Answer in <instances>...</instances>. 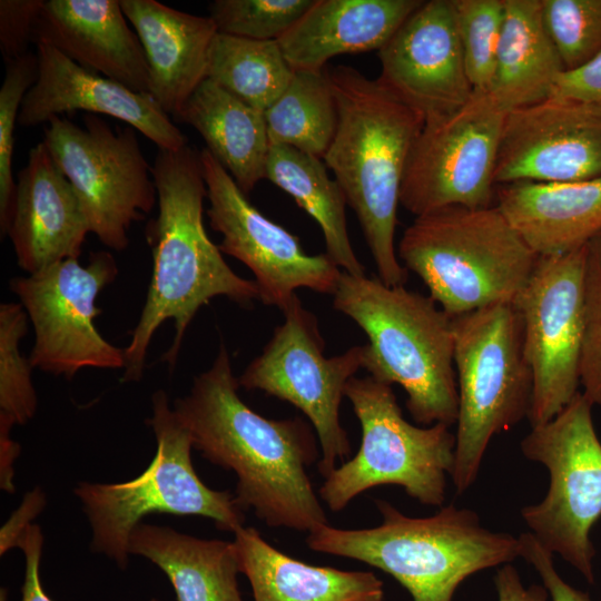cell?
<instances>
[{
	"instance_id": "13",
	"label": "cell",
	"mask_w": 601,
	"mask_h": 601,
	"mask_svg": "<svg viewBox=\"0 0 601 601\" xmlns=\"http://www.w3.org/2000/svg\"><path fill=\"white\" fill-rule=\"evenodd\" d=\"M118 275L109 252L90 254L83 266L69 258L10 280L35 329L29 359L33 368L72 378L81 368H125V348L104 338L95 319L99 293Z\"/></svg>"
},
{
	"instance_id": "26",
	"label": "cell",
	"mask_w": 601,
	"mask_h": 601,
	"mask_svg": "<svg viewBox=\"0 0 601 601\" xmlns=\"http://www.w3.org/2000/svg\"><path fill=\"white\" fill-rule=\"evenodd\" d=\"M173 119L203 137L244 194L265 179L270 141L263 111L206 78Z\"/></svg>"
},
{
	"instance_id": "6",
	"label": "cell",
	"mask_w": 601,
	"mask_h": 601,
	"mask_svg": "<svg viewBox=\"0 0 601 601\" xmlns=\"http://www.w3.org/2000/svg\"><path fill=\"white\" fill-rule=\"evenodd\" d=\"M397 255L451 317L513 303L539 258L496 206H450L416 216Z\"/></svg>"
},
{
	"instance_id": "39",
	"label": "cell",
	"mask_w": 601,
	"mask_h": 601,
	"mask_svg": "<svg viewBox=\"0 0 601 601\" xmlns=\"http://www.w3.org/2000/svg\"><path fill=\"white\" fill-rule=\"evenodd\" d=\"M521 555L539 573L551 601H592L588 593L566 583L556 572L552 554L531 532L520 536Z\"/></svg>"
},
{
	"instance_id": "10",
	"label": "cell",
	"mask_w": 601,
	"mask_h": 601,
	"mask_svg": "<svg viewBox=\"0 0 601 601\" xmlns=\"http://www.w3.org/2000/svg\"><path fill=\"white\" fill-rule=\"evenodd\" d=\"M590 400L578 392L549 422L533 426L521 441L523 455L550 475L544 499L522 508L530 532L551 553L594 581L595 554L590 531L601 516V442Z\"/></svg>"
},
{
	"instance_id": "42",
	"label": "cell",
	"mask_w": 601,
	"mask_h": 601,
	"mask_svg": "<svg viewBox=\"0 0 601 601\" xmlns=\"http://www.w3.org/2000/svg\"><path fill=\"white\" fill-rule=\"evenodd\" d=\"M497 601H548L543 585L525 587L520 574L511 563L503 564L494 577Z\"/></svg>"
},
{
	"instance_id": "44",
	"label": "cell",
	"mask_w": 601,
	"mask_h": 601,
	"mask_svg": "<svg viewBox=\"0 0 601 601\" xmlns=\"http://www.w3.org/2000/svg\"><path fill=\"white\" fill-rule=\"evenodd\" d=\"M150 601H159V600H157V599H151Z\"/></svg>"
},
{
	"instance_id": "2",
	"label": "cell",
	"mask_w": 601,
	"mask_h": 601,
	"mask_svg": "<svg viewBox=\"0 0 601 601\" xmlns=\"http://www.w3.org/2000/svg\"><path fill=\"white\" fill-rule=\"evenodd\" d=\"M189 145L178 150L158 149L152 177L158 214L146 226L152 253V275L145 305L125 347L124 382L141 378L150 341L159 326L171 319L173 343L162 359L173 370L186 331L196 313L214 297L242 305L259 299L255 280L237 275L204 226L207 187L200 157Z\"/></svg>"
},
{
	"instance_id": "3",
	"label": "cell",
	"mask_w": 601,
	"mask_h": 601,
	"mask_svg": "<svg viewBox=\"0 0 601 601\" xmlns=\"http://www.w3.org/2000/svg\"><path fill=\"white\" fill-rule=\"evenodd\" d=\"M328 71L338 124L323 161L355 211L378 278L404 286L408 270L395 249L401 187L424 118L377 78L341 65Z\"/></svg>"
},
{
	"instance_id": "19",
	"label": "cell",
	"mask_w": 601,
	"mask_h": 601,
	"mask_svg": "<svg viewBox=\"0 0 601 601\" xmlns=\"http://www.w3.org/2000/svg\"><path fill=\"white\" fill-rule=\"evenodd\" d=\"M38 76L26 93L18 124L33 127L65 112L107 115L127 122L151 140L158 149L178 150L187 136L146 92L89 71L47 42L36 43Z\"/></svg>"
},
{
	"instance_id": "15",
	"label": "cell",
	"mask_w": 601,
	"mask_h": 601,
	"mask_svg": "<svg viewBox=\"0 0 601 601\" xmlns=\"http://www.w3.org/2000/svg\"><path fill=\"white\" fill-rule=\"evenodd\" d=\"M585 246L539 256L513 300L523 323L526 361L533 374L531 426L552 420L575 396L584 329Z\"/></svg>"
},
{
	"instance_id": "20",
	"label": "cell",
	"mask_w": 601,
	"mask_h": 601,
	"mask_svg": "<svg viewBox=\"0 0 601 601\" xmlns=\"http://www.w3.org/2000/svg\"><path fill=\"white\" fill-rule=\"evenodd\" d=\"M90 233L79 198L43 141L18 173L7 236L18 265L29 275L79 258Z\"/></svg>"
},
{
	"instance_id": "41",
	"label": "cell",
	"mask_w": 601,
	"mask_h": 601,
	"mask_svg": "<svg viewBox=\"0 0 601 601\" xmlns=\"http://www.w3.org/2000/svg\"><path fill=\"white\" fill-rule=\"evenodd\" d=\"M42 544L41 529L31 523L22 531L16 542V546L22 550L26 561L21 601H52L45 592L40 579ZM1 601H6L3 594Z\"/></svg>"
},
{
	"instance_id": "11",
	"label": "cell",
	"mask_w": 601,
	"mask_h": 601,
	"mask_svg": "<svg viewBox=\"0 0 601 601\" xmlns=\"http://www.w3.org/2000/svg\"><path fill=\"white\" fill-rule=\"evenodd\" d=\"M136 129H112L96 115L83 126L52 117L43 142L72 185L90 233L108 248L128 247V231L158 203L157 189Z\"/></svg>"
},
{
	"instance_id": "32",
	"label": "cell",
	"mask_w": 601,
	"mask_h": 601,
	"mask_svg": "<svg viewBox=\"0 0 601 601\" xmlns=\"http://www.w3.org/2000/svg\"><path fill=\"white\" fill-rule=\"evenodd\" d=\"M28 331V315L20 303L0 305V420L23 425L33 417L37 395L32 364L19 349Z\"/></svg>"
},
{
	"instance_id": "29",
	"label": "cell",
	"mask_w": 601,
	"mask_h": 601,
	"mask_svg": "<svg viewBox=\"0 0 601 601\" xmlns=\"http://www.w3.org/2000/svg\"><path fill=\"white\" fill-rule=\"evenodd\" d=\"M326 168L321 158L290 146L270 144L265 179L288 194L318 224L326 254L339 268L353 276H364L365 267L347 231L345 194Z\"/></svg>"
},
{
	"instance_id": "12",
	"label": "cell",
	"mask_w": 601,
	"mask_h": 601,
	"mask_svg": "<svg viewBox=\"0 0 601 601\" xmlns=\"http://www.w3.org/2000/svg\"><path fill=\"white\" fill-rule=\"evenodd\" d=\"M282 312L284 322L238 382L246 390L263 391L304 413L317 434L322 453L318 470L325 477L351 453L339 406L347 382L363 367L364 345L326 357L317 317L297 295Z\"/></svg>"
},
{
	"instance_id": "18",
	"label": "cell",
	"mask_w": 601,
	"mask_h": 601,
	"mask_svg": "<svg viewBox=\"0 0 601 601\" xmlns=\"http://www.w3.org/2000/svg\"><path fill=\"white\" fill-rule=\"evenodd\" d=\"M377 78L424 120L445 116L472 97L453 0H428L378 51Z\"/></svg>"
},
{
	"instance_id": "28",
	"label": "cell",
	"mask_w": 601,
	"mask_h": 601,
	"mask_svg": "<svg viewBox=\"0 0 601 601\" xmlns=\"http://www.w3.org/2000/svg\"><path fill=\"white\" fill-rule=\"evenodd\" d=\"M128 550L162 570L177 601H243L233 542L198 539L141 522L131 532Z\"/></svg>"
},
{
	"instance_id": "8",
	"label": "cell",
	"mask_w": 601,
	"mask_h": 601,
	"mask_svg": "<svg viewBox=\"0 0 601 601\" xmlns=\"http://www.w3.org/2000/svg\"><path fill=\"white\" fill-rule=\"evenodd\" d=\"M452 322L459 415L451 479L462 494L475 482L492 437L529 416L533 374L513 303L485 306Z\"/></svg>"
},
{
	"instance_id": "36",
	"label": "cell",
	"mask_w": 601,
	"mask_h": 601,
	"mask_svg": "<svg viewBox=\"0 0 601 601\" xmlns=\"http://www.w3.org/2000/svg\"><path fill=\"white\" fill-rule=\"evenodd\" d=\"M38 58L27 55L6 63L3 82L0 88V231L7 236L11 221L16 183L12 173L14 149V126L23 98L36 82Z\"/></svg>"
},
{
	"instance_id": "31",
	"label": "cell",
	"mask_w": 601,
	"mask_h": 601,
	"mask_svg": "<svg viewBox=\"0 0 601 601\" xmlns=\"http://www.w3.org/2000/svg\"><path fill=\"white\" fill-rule=\"evenodd\" d=\"M270 144L323 159L338 124L328 71L295 70L282 96L264 112Z\"/></svg>"
},
{
	"instance_id": "38",
	"label": "cell",
	"mask_w": 601,
	"mask_h": 601,
	"mask_svg": "<svg viewBox=\"0 0 601 601\" xmlns=\"http://www.w3.org/2000/svg\"><path fill=\"white\" fill-rule=\"evenodd\" d=\"M45 0L0 1V51L4 63L27 55Z\"/></svg>"
},
{
	"instance_id": "40",
	"label": "cell",
	"mask_w": 601,
	"mask_h": 601,
	"mask_svg": "<svg viewBox=\"0 0 601 601\" xmlns=\"http://www.w3.org/2000/svg\"><path fill=\"white\" fill-rule=\"evenodd\" d=\"M551 95L580 100L601 108V52L585 65L563 71Z\"/></svg>"
},
{
	"instance_id": "23",
	"label": "cell",
	"mask_w": 601,
	"mask_h": 601,
	"mask_svg": "<svg viewBox=\"0 0 601 601\" xmlns=\"http://www.w3.org/2000/svg\"><path fill=\"white\" fill-rule=\"evenodd\" d=\"M423 0H316L277 42L294 70H324L343 53L380 51Z\"/></svg>"
},
{
	"instance_id": "17",
	"label": "cell",
	"mask_w": 601,
	"mask_h": 601,
	"mask_svg": "<svg viewBox=\"0 0 601 601\" xmlns=\"http://www.w3.org/2000/svg\"><path fill=\"white\" fill-rule=\"evenodd\" d=\"M598 177H601V108L551 95L506 114L496 156L495 185Z\"/></svg>"
},
{
	"instance_id": "35",
	"label": "cell",
	"mask_w": 601,
	"mask_h": 601,
	"mask_svg": "<svg viewBox=\"0 0 601 601\" xmlns=\"http://www.w3.org/2000/svg\"><path fill=\"white\" fill-rule=\"evenodd\" d=\"M316 0H216L209 17L217 31L255 40H278Z\"/></svg>"
},
{
	"instance_id": "43",
	"label": "cell",
	"mask_w": 601,
	"mask_h": 601,
	"mask_svg": "<svg viewBox=\"0 0 601 601\" xmlns=\"http://www.w3.org/2000/svg\"><path fill=\"white\" fill-rule=\"evenodd\" d=\"M43 505L45 496L39 489L29 492L24 496L20 508L1 529V554L16 546L22 531L31 523V520L41 511Z\"/></svg>"
},
{
	"instance_id": "21",
	"label": "cell",
	"mask_w": 601,
	"mask_h": 601,
	"mask_svg": "<svg viewBox=\"0 0 601 601\" xmlns=\"http://www.w3.org/2000/svg\"><path fill=\"white\" fill-rule=\"evenodd\" d=\"M47 42L82 68L150 95V75L119 0H46L35 45Z\"/></svg>"
},
{
	"instance_id": "5",
	"label": "cell",
	"mask_w": 601,
	"mask_h": 601,
	"mask_svg": "<svg viewBox=\"0 0 601 601\" xmlns=\"http://www.w3.org/2000/svg\"><path fill=\"white\" fill-rule=\"evenodd\" d=\"M333 306L366 334L370 376L406 393V408L424 426L456 424L459 393L452 317L430 296L380 278L342 273Z\"/></svg>"
},
{
	"instance_id": "14",
	"label": "cell",
	"mask_w": 601,
	"mask_h": 601,
	"mask_svg": "<svg viewBox=\"0 0 601 601\" xmlns=\"http://www.w3.org/2000/svg\"><path fill=\"white\" fill-rule=\"evenodd\" d=\"M508 112L486 92L424 121L411 150L400 204L420 216L440 208L492 206L494 171Z\"/></svg>"
},
{
	"instance_id": "33",
	"label": "cell",
	"mask_w": 601,
	"mask_h": 601,
	"mask_svg": "<svg viewBox=\"0 0 601 601\" xmlns=\"http://www.w3.org/2000/svg\"><path fill=\"white\" fill-rule=\"evenodd\" d=\"M465 69L474 92H487L494 77L504 21V0H453Z\"/></svg>"
},
{
	"instance_id": "16",
	"label": "cell",
	"mask_w": 601,
	"mask_h": 601,
	"mask_svg": "<svg viewBox=\"0 0 601 601\" xmlns=\"http://www.w3.org/2000/svg\"><path fill=\"white\" fill-rule=\"evenodd\" d=\"M199 157L209 200L206 214L223 236L218 247L250 269L259 300L283 311L298 288L333 295L343 272L327 254H307L297 236L249 201L206 148Z\"/></svg>"
},
{
	"instance_id": "24",
	"label": "cell",
	"mask_w": 601,
	"mask_h": 601,
	"mask_svg": "<svg viewBox=\"0 0 601 601\" xmlns=\"http://www.w3.org/2000/svg\"><path fill=\"white\" fill-rule=\"evenodd\" d=\"M496 207L539 256L579 249L601 231V177L499 185Z\"/></svg>"
},
{
	"instance_id": "37",
	"label": "cell",
	"mask_w": 601,
	"mask_h": 601,
	"mask_svg": "<svg viewBox=\"0 0 601 601\" xmlns=\"http://www.w3.org/2000/svg\"><path fill=\"white\" fill-rule=\"evenodd\" d=\"M580 386L593 405L601 406V231L585 245Z\"/></svg>"
},
{
	"instance_id": "27",
	"label": "cell",
	"mask_w": 601,
	"mask_h": 601,
	"mask_svg": "<svg viewBox=\"0 0 601 601\" xmlns=\"http://www.w3.org/2000/svg\"><path fill=\"white\" fill-rule=\"evenodd\" d=\"M565 71L545 27L541 0H504V21L486 93L505 112L551 96Z\"/></svg>"
},
{
	"instance_id": "4",
	"label": "cell",
	"mask_w": 601,
	"mask_h": 601,
	"mask_svg": "<svg viewBox=\"0 0 601 601\" xmlns=\"http://www.w3.org/2000/svg\"><path fill=\"white\" fill-rule=\"evenodd\" d=\"M375 503L382 515L378 526L347 530L322 524L308 532L307 546L384 571L413 601H453L466 578L521 555L519 536L484 528L470 509L450 504L431 516L412 518L386 501Z\"/></svg>"
},
{
	"instance_id": "9",
	"label": "cell",
	"mask_w": 601,
	"mask_h": 601,
	"mask_svg": "<svg viewBox=\"0 0 601 601\" xmlns=\"http://www.w3.org/2000/svg\"><path fill=\"white\" fill-rule=\"evenodd\" d=\"M362 430L355 456L324 479L318 495L333 512L377 485L395 484L424 505L442 508L455 461V434L442 423L407 422L392 385L352 377L344 390Z\"/></svg>"
},
{
	"instance_id": "7",
	"label": "cell",
	"mask_w": 601,
	"mask_h": 601,
	"mask_svg": "<svg viewBox=\"0 0 601 601\" xmlns=\"http://www.w3.org/2000/svg\"><path fill=\"white\" fill-rule=\"evenodd\" d=\"M151 426L157 452L137 477L120 483L80 482L73 490L89 520L91 550L126 569L129 538L151 513L205 516L224 531L244 526L245 513L229 491L208 487L191 462V439L164 390L152 395Z\"/></svg>"
},
{
	"instance_id": "25",
	"label": "cell",
	"mask_w": 601,
	"mask_h": 601,
	"mask_svg": "<svg viewBox=\"0 0 601 601\" xmlns=\"http://www.w3.org/2000/svg\"><path fill=\"white\" fill-rule=\"evenodd\" d=\"M233 543L254 601H383V582L371 571L304 563L272 546L250 526L234 532Z\"/></svg>"
},
{
	"instance_id": "22",
	"label": "cell",
	"mask_w": 601,
	"mask_h": 601,
	"mask_svg": "<svg viewBox=\"0 0 601 601\" xmlns=\"http://www.w3.org/2000/svg\"><path fill=\"white\" fill-rule=\"evenodd\" d=\"M142 46L150 95L174 117L207 78L217 28L211 18L179 11L156 0H120Z\"/></svg>"
},
{
	"instance_id": "34",
	"label": "cell",
	"mask_w": 601,
	"mask_h": 601,
	"mask_svg": "<svg viewBox=\"0 0 601 601\" xmlns=\"http://www.w3.org/2000/svg\"><path fill=\"white\" fill-rule=\"evenodd\" d=\"M548 32L565 70L601 52V0H541Z\"/></svg>"
},
{
	"instance_id": "30",
	"label": "cell",
	"mask_w": 601,
	"mask_h": 601,
	"mask_svg": "<svg viewBox=\"0 0 601 601\" xmlns=\"http://www.w3.org/2000/svg\"><path fill=\"white\" fill-rule=\"evenodd\" d=\"M294 71L277 40L217 32L208 53L207 78L263 112L282 96Z\"/></svg>"
},
{
	"instance_id": "1",
	"label": "cell",
	"mask_w": 601,
	"mask_h": 601,
	"mask_svg": "<svg viewBox=\"0 0 601 601\" xmlns=\"http://www.w3.org/2000/svg\"><path fill=\"white\" fill-rule=\"evenodd\" d=\"M239 386L229 352L220 343L211 366L174 402L193 447L236 474L238 505L253 510L268 526L308 533L328 523L307 474L318 460L311 426L299 417L272 420L258 414L243 402Z\"/></svg>"
}]
</instances>
